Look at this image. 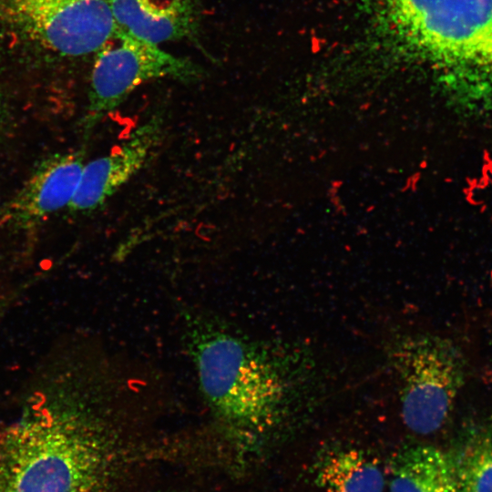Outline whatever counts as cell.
<instances>
[{
  "label": "cell",
  "instance_id": "obj_4",
  "mask_svg": "<svg viewBox=\"0 0 492 492\" xmlns=\"http://www.w3.org/2000/svg\"><path fill=\"white\" fill-rule=\"evenodd\" d=\"M405 425L427 436L447 422L465 383L466 363L449 339L422 333L394 336L386 348Z\"/></svg>",
  "mask_w": 492,
  "mask_h": 492
},
{
  "label": "cell",
  "instance_id": "obj_8",
  "mask_svg": "<svg viewBox=\"0 0 492 492\" xmlns=\"http://www.w3.org/2000/svg\"><path fill=\"white\" fill-rule=\"evenodd\" d=\"M85 150L56 153L39 162L21 190L5 207L2 222L29 229L68 207L85 166Z\"/></svg>",
  "mask_w": 492,
  "mask_h": 492
},
{
  "label": "cell",
  "instance_id": "obj_13",
  "mask_svg": "<svg viewBox=\"0 0 492 492\" xmlns=\"http://www.w3.org/2000/svg\"><path fill=\"white\" fill-rule=\"evenodd\" d=\"M4 121H5V107H4L3 100L0 97V129L2 128Z\"/></svg>",
  "mask_w": 492,
  "mask_h": 492
},
{
  "label": "cell",
  "instance_id": "obj_7",
  "mask_svg": "<svg viewBox=\"0 0 492 492\" xmlns=\"http://www.w3.org/2000/svg\"><path fill=\"white\" fill-rule=\"evenodd\" d=\"M164 128L163 114L156 113L109 154L85 164L68 210L87 214L100 208L146 165L159 146Z\"/></svg>",
  "mask_w": 492,
  "mask_h": 492
},
{
  "label": "cell",
  "instance_id": "obj_10",
  "mask_svg": "<svg viewBox=\"0 0 492 492\" xmlns=\"http://www.w3.org/2000/svg\"><path fill=\"white\" fill-rule=\"evenodd\" d=\"M390 492H458L450 451L425 444L397 450L388 464Z\"/></svg>",
  "mask_w": 492,
  "mask_h": 492
},
{
  "label": "cell",
  "instance_id": "obj_12",
  "mask_svg": "<svg viewBox=\"0 0 492 492\" xmlns=\"http://www.w3.org/2000/svg\"><path fill=\"white\" fill-rule=\"evenodd\" d=\"M450 452L458 492H492V433L489 428L467 433Z\"/></svg>",
  "mask_w": 492,
  "mask_h": 492
},
{
  "label": "cell",
  "instance_id": "obj_3",
  "mask_svg": "<svg viewBox=\"0 0 492 492\" xmlns=\"http://www.w3.org/2000/svg\"><path fill=\"white\" fill-rule=\"evenodd\" d=\"M377 35L466 106L492 105V0H366Z\"/></svg>",
  "mask_w": 492,
  "mask_h": 492
},
{
  "label": "cell",
  "instance_id": "obj_6",
  "mask_svg": "<svg viewBox=\"0 0 492 492\" xmlns=\"http://www.w3.org/2000/svg\"><path fill=\"white\" fill-rule=\"evenodd\" d=\"M1 5L30 39L62 56L97 53L118 27L111 0H3Z\"/></svg>",
  "mask_w": 492,
  "mask_h": 492
},
{
  "label": "cell",
  "instance_id": "obj_1",
  "mask_svg": "<svg viewBox=\"0 0 492 492\" xmlns=\"http://www.w3.org/2000/svg\"><path fill=\"white\" fill-rule=\"evenodd\" d=\"M95 402L58 378L0 432V492H99L111 440Z\"/></svg>",
  "mask_w": 492,
  "mask_h": 492
},
{
  "label": "cell",
  "instance_id": "obj_2",
  "mask_svg": "<svg viewBox=\"0 0 492 492\" xmlns=\"http://www.w3.org/2000/svg\"><path fill=\"white\" fill-rule=\"evenodd\" d=\"M203 397L233 439L257 448L296 408L302 384L293 355L203 318L186 328Z\"/></svg>",
  "mask_w": 492,
  "mask_h": 492
},
{
  "label": "cell",
  "instance_id": "obj_11",
  "mask_svg": "<svg viewBox=\"0 0 492 492\" xmlns=\"http://www.w3.org/2000/svg\"><path fill=\"white\" fill-rule=\"evenodd\" d=\"M314 484L324 492H384L385 478L380 466L356 447L331 446L312 465Z\"/></svg>",
  "mask_w": 492,
  "mask_h": 492
},
{
  "label": "cell",
  "instance_id": "obj_5",
  "mask_svg": "<svg viewBox=\"0 0 492 492\" xmlns=\"http://www.w3.org/2000/svg\"><path fill=\"white\" fill-rule=\"evenodd\" d=\"M200 77V67L190 60L173 56L118 26L97 52L82 119L83 132L87 137L131 92L148 81L171 78L191 83Z\"/></svg>",
  "mask_w": 492,
  "mask_h": 492
},
{
  "label": "cell",
  "instance_id": "obj_14",
  "mask_svg": "<svg viewBox=\"0 0 492 492\" xmlns=\"http://www.w3.org/2000/svg\"><path fill=\"white\" fill-rule=\"evenodd\" d=\"M0 6H1V1H0Z\"/></svg>",
  "mask_w": 492,
  "mask_h": 492
},
{
  "label": "cell",
  "instance_id": "obj_9",
  "mask_svg": "<svg viewBox=\"0 0 492 492\" xmlns=\"http://www.w3.org/2000/svg\"><path fill=\"white\" fill-rule=\"evenodd\" d=\"M120 27L154 44L191 36L199 19L198 0H111Z\"/></svg>",
  "mask_w": 492,
  "mask_h": 492
}]
</instances>
